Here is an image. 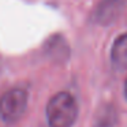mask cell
<instances>
[{"label":"cell","mask_w":127,"mask_h":127,"mask_svg":"<svg viewBox=\"0 0 127 127\" xmlns=\"http://www.w3.org/2000/svg\"><path fill=\"white\" fill-rule=\"evenodd\" d=\"M49 127H72L78 118V104L67 92L55 94L45 108Z\"/></svg>","instance_id":"1"},{"label":"cell","mask_w":127,"mask_h":127,"mask_svg":"<svg viewBox=\"0 0 127 127\" xmlns=\"http://www.w3.org/2000/svg\"><path fill=\"white\" fill-rule=\"evenodd\" d=\"M28 92L23 89H11L0 97V119L6 123H15L26 112Z\"/></svg>","instance_id":"2"},{"label":"cell","mask_w":127,"mask_h":127,"mask_svg":"<svg viewBox=\"0 0 127 127\" xmlns=\"http://www.w3.org/2000/svg\"><path fill=\"white\" fill-rule=\"evenodd\" d=\"M111 62L118 71L127 70V33L120 34L113 41L111 49Z\"/></svg>","instance_id":"3"},{"label":"cell","mask_w":127,"mask_h":127,"mask_svg":"<svg viewBox=\"0 0 127 127\" xmlns=\"http://www.w3.org/2000/svg\"><path fill=\"white\" fill-rule=\"evenodd\" d=\"M123 8L122 0H104L97 8V22L100 23H109L116 19Z\"/></svg>","instance_id":"4"},{"label":"cell","mask_w":127,"mask_h":127,"mask_svg":"<svg viewBox=\"0 0 127 127\" xmlns=\"http://www.w3.org/2000/svg\"><path fill=\"white\" fill-rule=\"evenodd\" d=\"M124 96L127 98V78H126V82H124Z\"/></svg>","instance_id":"5"}]
</instances>
